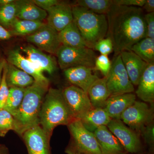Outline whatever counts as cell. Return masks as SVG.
<instances>
[{"label":"cell","instance_id":"1","mask_svg":"<svg viewBox=\"0 0 154 154\" xmlns=\"http://www.w3.org/2000/svg\"><path fill=\"white\" fill-rule=\"evenodd\" d=\"M143 9L113 5L107 14V35L112 40L114 57L146 37Z\"/></svg>","mask_w":154,"mask_h":154},{"label":"cell","instance_id":"2","mask_svg":"<svg viewBox=\"0 0 154 154\" xmlns=\"http://www.w3.org/2000/svg\"><path fill=\"white\" fill-rule=\"evenodd\" d=\"M49 88V81L37 82L25 88L20 107L13 117L14 131L22 137L26 131L39 125V114L45 96Z\"/></svg>","mask_w":154,"mask_h":154},{"label":"cell","instance_id":"3","mask_svg":"<svg viewBox=\"0 0 154 154\" xmlns=\"http://www.w3.org/2000/svg\"><path fill=\"white\" fill-rule=\"evenodd\" d=\"M75 119L65 101L62 91L49 88L45 96L39 114V125L49 138L59 125H67Z\"/></svg>","mask_w":154,"mask_h":154},{"label":"cell","instance_id":"4","mask_svg":"<svg viewBox=\"0 0 154 154\" xmlns=\"http://www.w3.org/2000/svg\"><path fill=\"white\" fill-rule=\"evenodd\" d=\"M73 21L87 46L94 50L95 45L105 38L108 32L107 15L94 13L88 9L72 6Z\"/></svg>","mask_w":154,"mask_h":154},{"label":"cell","instance_id":"5","mask_svg":"<svg viewBox=\"0 0 154 154\" xmlns=\"http://www.w3.org/2000/svg\"><path fill=\"white\" fill-rule=\"evenodd\" d=\"M70 140L65 149L67 154H101L94 133L88 130L79 119H75L67 125Z\"/></svg>","mask_w":154,"mask_h":154},{"label":"cell","instance_id":"6","mask_svg":"<svg viewBox=\"0 0 154 154\" xmlns=\"http://www.w3.org/2000/svg\"><path fill=\"white\" fill-rule=\"evenodd\" d=\"M58 63L62 70L83 66L94 69L96 56L94 50L88 47L73 48L61 45L56 54Z\"/></svg>","mask_w":154,"mask_h":154},{"label":"cell","instance_id":"7","mask_svg":"<svg viewBox=\"0 0 154 154\" xmlns=\"http://www.w3.org/2000/svg\"><path fill=\"white\" fill-rule=\"evenodd\" d=\"M120 119L140 134L146 125L154 121V106L136 101L123 112Z\"/></svg>","mask_w":154,"mask_h":154},{"label":"cell","instance_id":"8","mask_svg":"<svg viewBox=\"0 0 154 154\" xmlns=\"http://www.w3.org/2000/svg\"><path fill=\"white\" fill-rule=\"evenodd\" d=\"M106 78L110 96L132 93L134 91V86L130 80L120 54L114 57Z\"/></svg>","mask_w":154,"mask_h":154},{"label":"cell","instance_id":"9","mask_svg":"<svg viewBox=\"0 0 154 154\" xmlns=\"http://www.w3.org/2000/svg\"><path fill=\"white\" fill-rule=\"evenodd\" d=\"M107 127L128 153L143 152L140 134L127 126L121 119H111Z\"/></svg>","mask_w":154,"mask_h":154},{"label":"cell","instance_id":"10","mask_svg":"<svg viewBox=\"0 0 154 154\" xmlns=\"http://www.w3.org/2000/svg\"><path fill=\"white\" fill-rule=\"evenodd\" d=\"M61 91L65 101L75 119H79L94 108L88 94L81 88L71 85Z\"/></svg>","mask_w":154,"mask_h":154},{"label":"cell","instance_id":"11","mask_svg":"<svg viewBox=\"0 0 154 154\" xmlns=\"http://www.w3.org/2000/svg\"><path fill=\"white\" fill-rule=\"evenodd\" d=\"M26 39L40 50L56 55L61 45L58 32L47 24L35 33L27 36Z\"/></svg>","mask_w":154,"mask_h":154},{"label":"cell","instance_id":"12","mask_svg":"<svg viewBox=\"0 0 154 154\" xmlns=\"http://www.w3.org/2000/svg\"><path fill=\"white\" fill-rule=\"evenodd\" d=\"M21 137L27 147L28 154H51V139L39 125L26 131Z\"/></svg>","mask_w":154,"mask_h":154},{"label":"cell","instance_id":"13","mask_svg":"<svg viewBox=\"0 0 154 154\" xmlns=\"http://www.w3.org/2000/svg\"><path fill=\"white\" fill-rule=\"evenodd\" d=\"M94 69L88 67H74L63 70L64 75L67 80L72 85L81 88L87 93L91 85L99 79L94 73Z\"/></svg>","mask_w":154,"mask_h":154},{"label":"cell","instance_id":"14","mask_svg":"<svg viewBox=\"0 0 154 154\" xmlns=\"http://www.w3.org/2000/svg\"><path fill=\"white\" fill-rule=\"evenodd\" d=\"M47 12V25L58 33L73 21L72 6L68 4L60 2Z\"/></svg>","mask_w":154,"mask_h":154},{"label":"cell","instance_id":"15","mask_svg":"<svg viewBox=\"0 0 154 154\" xmlns=\"http://www.w3.org/2000/svg\"><path fill=\"white\" fill-rule=\"evenodd\" d=\"M7 62L30 75L35 81H49L40 69L22 55L20 50L14 49L9 51L7 54Z\"/></svg>","mask_w":154,"mask_h":154},{"label":"cell","instance_id":"16","mask_svg":"<svg viewBox=\"0 0 154 154\" xmlns=\"http://www.w3.org/2000/svg\"><path fill=\"white\" fill-rule=\"evenodd\" d=\"M94 133L99 144L101 154H128L107 126L100 127Z\"/></svg>","mask_w":154,"mask_h":154},{"label":"cell","instance_id":"17","mask_svg":"<svg viewBox=\"0 0 154 154\" xmlns=\"http://www.w3.org/2000/svg\"><path fill=\"white\" fill-rule=\"evenodd\" d=\"M120 54L131 82L134 86H137L148 64L131 50L124 51Z\"/></svg>","mask_w":154,"mask_h":154},{"label":"cell","instance_id":"18","mask_svg":"<svg viewBox=\"0 0 154 154\" xmlns=\"http://www.w3.org/2000/svg\"><path fill=\"white\" fill-rule=\"evenodd\" d=\"M21 51L25 53L27 58L38 67L42 71L52 75L56 70V62L54 58L42 52L32 45L21 47Z\"/></svg>","mask_w":154,"mask_h":154},{"label":"cell","instance_id":"19","mask_svg":"<svg viewBox=\"0 0 154 154\" xmlns=\"http://www.w3.org/2000/svg\"><path fill=\"white\" fill-rule=\"evenodd\" d=\"M132 93L110 96L103 109L111 119H120L123 112L136 100Z\"/></svg>","mask_w":154,"mask_h":154},{"label":"cell","instance_id":"20","mask_svg":"<svg viewBox=\"0 0 154 154\" xmlns=\"http://www.w3.org/2000/svg\"><path fill=\"white\" fill-rule=\"evenodd\" d=\"M136 94L143 102L154 106V63L149 64L141 77Z\"/></svg>","mask_w":154,"mask_h":154},{"label":"cell","instance_id":"21","mask_svg":"<svg viewBox=\"0 0 154 154\" xmlns=\"http://www.w3.org/2000/svg\"><path fill=\"white\" fill-rule=\"evenodd\" d=\"M17 19L21 20L42 22L47 17V11L36 5L33 1H15Z\"/></svg>","mask_w":154,"mask_h":154},{"label":"cell","instance_id":"22","mask_svg":"<svg viewBox=\"0 0 154 154\" xmlns=\"http://www.w3.org/2000/svg\"><path fill=\"white\" fill-rule=\"evenodd\" d=\"M83 126L91 132L94 133L97 128L106 126L111 118L103 108H93L78 119Z\"/></svg>","mask_w":154,"mask_h":154},{"label":"cell","instance_id":"23","mask_svg":"<svg viewBox=\"0 0 154 154\" xmlns=\"http://www.w3.org/2000/svg\"><path fill=\"white\" fill-rule=\"evenodd\" d=\"M88 97L94 108H103L110 96L107 88L106 77L99 78L88 89Z\"/></svg>","mask_w":154,"mask_h":154},{"label":"cell","instance_id":"24","mask_svg":"<svg viewBox=\"0 0 154 154\" xmlns=\"http://www.w3.org/2000/svg\"><path fill=\"white\" fill-rule=\"evenodd\" d=\"M61 45L73 48L88 47L74 21L58 33Z\"/></svg>","mask_w":154,"mask_h":154},{"label":"cell","instance_id":"25","mask_svg":"<svg viewBox=\"0 0 154 154\" xmlns=\"http://www.w3.org/2000/svg\"><path fill=\"white\" fill-rule=\"evenodd\" d=\"M6 82L9 88H27L33 85L34 79L22 70L8 63Z\"/></svg>","mask_w":154,"mask_h":154},{"label":"cell","instance_id":"26","mask_svg":"<svg viewBox=\"0 0 154 154\" xmlns=\"http://www.w3.org/2000/svg\"><path fill=\"white\" fill-rule=\"evenodd\" d=\"M130 50L147 64L154 63V39L146 37L131 47Z\"/></svg>","mask_w":154,"mask_h":154},{"label":"cell","instance_id":"27","mask_svg":"<svg viewBox=\"0 0 154 154\" xmlns=\"http://www.w3.org/2000/svg\"><path fill=\"white\" fill-rule=\"evenodd\" d=\"M42 22L15 19L11 25V34L17 36H28L35 33L45 25Z\"/></svg>","mask_w":154,"mask_h":154},{"label":"cell","instance_id":"28","mask_svg":"<svg viewBox=\"0 0 154 154\" xmlns=\"http://www.w3.org/2000/svg\"><path fill=\"white\" fill-rule=\"evenodd\" d=\"M74 5L88 9L94 13L107 15L113 5V0H78Z\"/></svg>","mask_w":154,"mask_h":154},{"label":"cell","instance_id":"29","mask_svg":"<svg viewBox=\"0 0 154 154\" xmlns=\"http://www.w3.org/2000/svg\"><path fill=\"white\" fill-rule=\"evenodd\" d=\"M25 88H9L8 96L3 109L11 113L13 116L17 113L22 103L25 95Z\"/></svg>","mask_w":154,"mask_h":154},{"label":"cell","instance_id":"30","mask_svg":"<svg viewBox=\"0 0 154 154\" xmlns=\"http://www.w3.org/2000/svg\"><path fill=\"white\" fill-rule=\"evenodd\" d=\"M17 7L15 1L8 5L0 6V25L5 28H11L17 19Z\"/></svg>","mask_w":154,"mask_h":154},{"label":"cell","instance_id":"31","mask_svg":"<svg viewBox=\"0 0 154 154\" xmlns=\"http://www.w3.org/2000/svg\"><path fill=\"white\" fill-rule=\"evenodd\" d=\"M14 128L13 116L5 109H0V137L5 136L10 131H14Z\"/></svg>","mask_w":154,"mask_h":154},{"label":"cell","instance_id":"32","mask_svg":"<svg viewBox=\"0 0 154 154\" xmlns=\"http://www.w3.org/2000/svg\"><path fill=\"white\" fill-rule=\"evenodd\" d=\"M112 65L108 56L101 55L96 57L94 70L99 71L104 77H106L109 74Z\"/></svg>","mask_w":154,"mask_h":154},{"label":"cell","instance_id":"33","mask_svg":"<svg viewBox=\"0 0 154 154\" xmlns=\"http://www.w3.org/2000/svg\"><path fill=\"white\" fill-rule=\"evenodd\" d=\"M143 137L145 143L148 146L149 152H154V122L148 124L140 133Z\"/></svg>","mask_w":154,"mask_h":154},{"label":"cell","instance_id":"34","mask_svg":"<svg viewBox=\"0 0 154 154\" xmlns=\"http://www.w3.org/2000/svg\"><path fill=\"white\" fill-rule=\"evenodd\" d=\"M8 63H6L3 69L2 82L0 85V109H3L5 105L9 93V88L6 82V73Z\"/></svg>","mask_w":154,"mask_h":154},{"label":"cell","instance_id":"35","mask_svg":"<svg viewBox=\"0 0 154 154\" xmlns=\"http://www.w3.org/2000/svg\"><path fill=\"white\" fill-rule=\"evenodd\" d=\"M94 50L99 51L102 55L108 56L113 51L112 40L108 37L101 39L95 45Z\"/></svg>","mask_w":154,"mask_h":154},{"label":"cell","instance_id":"36","mask_svg":"<svg viewBox=\"0 0 154 154\" xmlns=\"http://www.w3.org/2000/svg\"><path fill=\"white\" fill-rule=\"evenodd\" d=\"M146 28V37L154 39V12L144 15Z\"/></svg>","mask_w":154,"mask_h":154},{"label":"cell","instance_id":"37","mask_svg":"<svg viewBox=\"0 0 154 154\" xmlns=\"http://www.w3.org/2000/svg\"><path fill=\"white\" fill-rule=\"evenodd\" d=\"M146 0H113V5H116L136 7L142 8Z\"/></svg>","mask_w":154,"mask_h":154},{"label":"cell","instance_id":"38","mask_svg":"<svg viewBox=\"0 0 154 154\" xmlns=\"http://www.w3.org/2000/svg\"><path fill=\"white\" fill-rule=\"evenodd\" d=\"M33 2L36 6L46 11L61 2L57 0H34Z\"/></svg>","mask_w":154,"mask_h":154},{"label":"cell","instance_id":"39","mask_svg":"<svg viewBox=\"0 0 154 154\" xmlns=\"http://www.w3.org/2000/svg\"><path fill=\"white\" fill-rule=\"evenodd\" d=\"M11 37L12 34L11 32L6 30L3 26L0 25V40H8L10 39Z\"/></svg>","mask_w":154,"mask_h":154},{"label":"cell","instance_id":"40","mask_svg":"<svg viewBox=\"0 0 154 154\" xmlns=\"http://www.w3.org/2000/svg\"><path fill=\"white\" fill-rule=\"evenodd\" d=\"M143 8L147 13L154 12V0H146L145 3Z\"/></svg>","mask_w":154,"mask_h":154},{"label":"cell","instance_id":"41","mask_svg":"<svg viewBox=\"0 0 154 154\" xmlns=\"http://www.w3.org/2000/svg\"><path fill=\"white\" fill-rule=\"evenodd\" d=\"M6 63H7V61L5 59L2 58H1L0 59V85H1V82H2L3 69H4V66H5Z\"/></svg>","mask_w":154,"mask_h":154},{"label":"cell","instance_id":"42","mask_svg":"<svg viewBox=\"0 0 154 154\" xmlns=\"http://www.w3.org/2000/svg\"><path fill=\"white\" fill-rule=\"evenodd\" d=\"M0 154H10L9 149L5 145L0 144Z\"/></svg>","mask_w":154,"mask_h":154},{"label":"cell","instance_id":"43","mask_svg":"<svg viewBox=\"0 0 154 154\" xmlns=\"http://www.w3.org/2000/svg\"><path fill=\"white\" fill-rule=\"evenodd\" d=\"M14 0H0V5H5L13 2Z\"/></svg>","mask_w":154,"mask_h":154},{"label":"cell","instance_id":"44","mask_svg":"<svg viewBox=\"0 0 154 154\" xmlns=\"http://www.w3.org/2000/svg\"><path fill=\"white\" fill-rule=\"evenodd\" d=\"M146 154H154V152H149L147 153Z\"/></svg>","mask_w":154,"mask_h":154},{"label":"cell","instance_id":"45","mask_svg":"<svg viewBox=\"0 0 154 154\" xmlns=\"http://www.w3.org/2000/svg\"><path fill=\"white\" fill-rule=\"evenodd\" d=\"M146 154L144 153V152L140 153H137V154Z\"/></svg>","mask_w":154,"mask_h":154}]
</instances>
